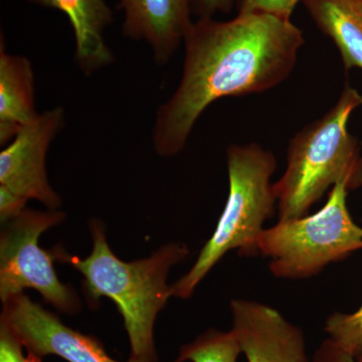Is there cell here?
<instances>
[{
    "instance_id": "cell-11",
    "label": "cell",
    "mask_w": 362,
    "mask_h": 362,
    "mask_svg": "<svg viewBox=\"0 0 362 362\" xmlns=\"http://www.w3.org/2000/svg\"><path fill=\"white\" fill-rule=\"evenodd\" d=\"M59 9L68 16L75 33V59L86 75L110 65L114 56L105 42L103 33L112 21L105 0H28Z\"/></svg>"
},
{
    "instance_id": "cell-17",
    "label": "cell",
    "mask_w": 362,
    "mask_h": 362,
    "mask_svg": "<svg viewBox=\"0 0 362 362\" xmlns=\"http://www.w3.org/2000/svg\"><path fill=\"white\" fill-rule=\"evenodd\" d=\"M23 345L4 324L0 323V362H26Z\"/></svg>"
},
{
    "instance_id": "cell-22",
    "label": "cell",
    "mask_w": 362,
    "mask_h": 362,
    "mask_svg": "<svg viewBox=\"0 0 362 362\" xmlns=\"http://www.w3.org/2000/svg\"><path fill=\"white\" fill-rule=\"evenodd\" d=\"M356 361L357 362H362V356L357 357Z\"/></svg>"
},
{
    "instance_id": "cell-7",
    "label": "cell",
    "mask_w": 362,
    "mask_h": 362,
    "mask_svg": "<svg viewBox=\"0 0 362 362\" xmlns=\"http://www.w3.org/2000/svg\"><path fill=\"white\" fill-rule=\"evenodd\" d=\"M64 123L65 112L56 107L21 128L0 152V185L25 201L37 199L49 209H58L62 201L47 180L45 157Z\"/></svg>"
},
{
    "instance_id": "cell-10",
    "label": "cell",
    "mask_w": 362,
    "mask_h": 362,
    "mask_svg": "<svg viewBox=\"0 0 362 362\" xmlns=\"http://www.w3.org/2000/svg\"><path fill=\"white\" fill-rule=\"evenodd\" d=\"M126 37L144 40L158 65H165L177 51L194 21V0H119Z\"/></svg>"
},
{
    "instance_id": "cell-18",
    "label": "cell",
    "mask_w": 362,
    "mask_h": 362,
    "mask_svg": "<svg viewBox=\"0 0 362 362\" xmlns=\"http://www.w3.org/2000/svg\"><path fill=\"white\" fill-rule=\"evenodd\" d=\"M312 362H357L356 357L328 337L314 354Z\"/></svg>"
},
{
    "instance_id": "cell-4",
    "label": "cell",
    "mask_w": 362,
    "mask_h": 362,
    "mask_svg": "<svg viewBox=\"0 0 362 362\" xmlns=\"http://www.w3.org/2000/svg\"><path fill=\"white\" fill-rule=\"evenodd\" d=\"M228 194L211 237L189 271L170 286L171 294L187 299L226 252L258 256L264 225L277 206L272 176L277 168L273 152L258 143L232 144L226 150Z\"/></svg>"
},
{
    "instance_id": "cell-9",
    "label": "cell",
    "mask_w": 362,
    "mask_h": 362,
    "mask_svg": "<svg viewBox=\"0 0 362 362\" xmlns=\"http://www.w3.org/2000/svg\"><path fill=\"white\" fill-rule=\"evenodd\" d=\"M232 331L247 362H308L303 331L269 305L230 302Z\"/></svg>"
},
{
    "instance_id": "cell-19",
    "label": "cell",
    "mask_w": 362,
    "mask_h": 362,
    "mask_svg": "<svg viewBox=\"0 0 362 362\" xmlns=\"http://www.w3.org/2000/svg\"><path fill=\"white\" fill-rule=\"evenodd\" d=\"M25 199L20 195L13 194V192L0 185V218L1 223L13 220L16 216H20L25 209L26 204Z\"/></svg>"
},
{
    "instance_id": "cell-6",
    "label": "cell",
    "mask_w": 362,
    "mask_h": 362,
    "mask_svg": "<svg viewBox=\"0 0 362 362\" xmlns=\"http://www.w3.org/2000/svg\"><path fill=\"white\" fill-rule=\"evenodd\" d=\"M66 216L57 209H25L13 220L2 223L0 238V299L2 303L33 289L45 301L66 314L78 313L81 302L70 286L63 284L54 271V252L40 247L39 238Z\"/></svg>"
},
{
    "instance_id": "cell-3",
    "label": "cell",
    "mask_w": 362,
    "mask_h": 362,
    "mask_svg": "<svg viewBox=\"0 0 362 362\" xmlns=\"http://www.w3.org/2000/svg\"><path fill=\"white\" fill-rule=\"evenodd\" d=\"M361 106L362 93L346 84L327 113L293 136L284 173L274 183L279 220L307 216L340 181L349 190L362 187L361 144L349 131L350 117Z\"/></svg>"
},
{
    "instance_id": "cell-12",
    "label": "cell",
    "mask_w": 362,
    "mask_h": 362,
    "mask_svg": "<svg viewBox=\"0 0 362 362\" xmlns=\"http://www.w3.org/2000/svg\"><path fill=\"white\" fill-rule=\"evenodd\" d=\"M40 113L35 110V76L30 59L0 47V144L7 145Z\"/></svg>"
},
{
    "instance_id": "cell-2",
    "label": "cell",
    "mask_w": 362,
    "mask_h": 362,
    "mask_svg": "<svg viewBox=\"0 0 362 362\" xmlns=\"http://www.w3.org/2000/svg\"><path fill=\"white\" fill-rule=\"evenodd\" d=\"M90 232L93 250L87 258L71 256L63 250H54V257L82 274L90 306H96L101 297L115 302L129 337L130 357L156 362L153 326L157 314L173 296L168 285L169 270L187 258L189 250L183 243H169L148 258L128 263L112 252L99 221H92Z\"/></svg>"
},
{
    "instance_id": "cell-1",
    "label": "cell",
    "mask_w": 362,
    "mask_h": 362,
    "mask_svg": "<svg viewBox=\"0 0 362 362\" xmlns=\"http://www.w3.org/2000/svg\"><path fill=\"white\" fill-rule=\"evenodd\" d=\"M305 42L291 18L238 13L226 21L199 18L185 35L180 84L159 107L153 146L163 157L177 156L202 113L226 97L262 94L284 83Z\"/></svg>"
},
{
    "instance_id": "cell-14",
    "label": "cell",
    "mask_w": 362,
    "mask_h": 362,
    "mask_svg": "<svg viewBox=\"0 0 362 362\" xmlns=\"http://www.w3.org/2000/svg\"><path fill=\"white\" fill-rule=\"evenodd\" d=\"M242 350L232 330L209 329L183 345L175 362H238Z\"/></svg>"
},
{
    "instance_id": "cell-21",
    "label": "cell",
    "mask_w": 362,
    "mask_h": 362,
    "mask_svg": "<svg viewBox=\"0 0 362 362\" xmlns=\"http://www.w3.org/2000/svg\"><path fill=\"white\" fill-rule=\"evenodd\" d=\"M26 362H42V359H40V356H35V354L28 352V356L26 357Z\"/></svg>"
},
{
    "instance_id": "cell-8",
    "label": "cell",
    "mask_w": 362,
    "mask_h": 362,
    "mask_svg": "<svg viewBox=\"0 0 362 362\" xmlns=\"http://www.w3.org/2000/svg\"><path fill=\"white\" fill-rule=\"evenodd\" d=\"M1 323L37 356H57L69 362H120L112 359L94 337L68 327L25 293L4 302ZM127 362L149 361L130 357Z\"/></svg>"
},
{
    "instance_id": "cell-5",
    "label": "cell",
    "mask_w": 362,
    "mask_h": 362,
    "mask_svg": "<svg viewBox=\"0 0 362 362\" xmlns=\"http://www.w3.org/2000/svg\"><path fill=\"white\" fill-rule=\"evenodd\" d=\"M349 192L346 181H340L315 214L279 220L264 228L259 252L270 259L269 268L275 277H314L330 264L362 251V228L354 223L347 207Z\"/></svg>"
},
{
    "instance_id": "cell-15",
    "label": "cell",
    "mask_w": 362,
    "mask_h": 362,
    "mask_svg": "<svg viewBox=\"0 0 362 362\" xmlns=\"http://www.w3.org/2000/svg\"><path fill=\"white\" fill-rule=\"evenodd\" d=\"M324 329L331 339L356 358L362 356V304L354 313H333L326 320Z\"/></svg>"
},
{
    "instance_id": "cell-13",
    "label": "cell",
    "mask_w": 362,
    "mask_h": 362,
    "mask_svg": "<svg viewBox=\"0 0 362 362\" xmlns=\"http://www.w3.org/2000/svg\"><path fill=\"white\" fill-rule=\"evenodd\" d=\"M305 8L337 47L345 71H362V0H302Z\"/></svg>"
},
{
    "instance_id": "cell-20",
    "label": "cell",
    "mask_w": 362,
    "mask_h": 362,
    "mask_svg": "<svg viewBox=\"0 0 362 362\" xmlns=\"http://www.w3.org/2000/svg\"><path fill=\"white\" fill-rule=\"evenodd\" d=\"M235 4V0H194V13L199 18H211L218 13H230Z\"/></svg>"
},
{
    "instance_id": "cell-16",
    "label": "cell",
    "mask_w": 362,
    "mask_h": 362,
    "mask_svg": "<svg viewBox=\"0 0 362 362\" xmlns=\"http://www.w3.org/2000/svg\"><path fill=\"white\" fill-rule=\"evenodd\" d=\"M302 0H235L238 13H266L291 18Z\"/></svg>"
}]
</instances>
